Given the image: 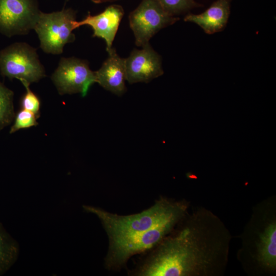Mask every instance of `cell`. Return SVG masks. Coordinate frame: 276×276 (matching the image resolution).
I'll return each instance as SVG.
<instances>
[{"label":"cell","mask_w":276,"mask_h":276,"mask_svg":"<svg viewBox=\"0 0 276 276\" xmlns=\"http://www.w3.org/2000/svg\"><path fill=\"white\" fill-rule=\"evenodd\" d=\"M229 234L212 213L186 215L129 273L137 276H205L220 273L227 262Z\"/></svg>","instance_id":"obj_1"},{"label":"cell","mask_w":276,"mask_h":276,"mask_svg":"<svg viewBox=\"0 0 276 276\" xmlns=\"http://www.w3.org/2000/svg\"><path fill=\"white\" fill-rule=\"evenodd\" d=\"M83 208L99 219L111 239L137 234L168 222L180 221L188 213L189 204L186 200L161 196L147 209L129 215L111 213L91 205H84Z\"/></svg>","instance_id":"obj_2"},{"label":"cell","mask_w":276,"mask_h":276,"mask_svg":"<svg viewBox=\"0 0 276 276\" xmlns=\"http://www.w3.org/2000/svg\"><path fill=\"white\" fill-rule=\"evenodd\" d=\"M179 222L170 221L137 234L109 239L104 260L106 268L114 271L121 269L131 257L146 252L157 245Z\"/></svg>","instance_id":"obj_3"},{"label":"cell","mask_w":276,"mask_h":276,"mask_svg":"<svg viewBox=\"0 0 276 276\" xmlns=\"http://www.w3.org/2000/svg\"><path fill=\"white\" fill-rule=\"evenodd\" d=\"M76 20V11L71 8L50 13L41 11L34 30L41 50L47 54H61L64 46L76 39L73 32Z\"/></svg>","instance_id":"obj_4"},{"label":"cell","mask_w":276,"mask_h":276,"mask_svg":"<svg viewBox=\"0 0 276 276\" xmlns=\"http://www.w3.org/2000/svg\"><path fill=\"white\" fill-rule=\"evenodd\" d=\"M0 74L30 84L46 76L36 49L24 42H14L0 51Z\"/></svg>","instance_id":"obj_5"},{"label":"cell","mask_w":276,"mask_h":276,"mask_svg":"<svg viewBox=\"0 0 276 276\" xmlns=\"http://www.w3.org/2000/svg\"><path fill=\"white\" fill-rule=\"evenodd\" d=\"M258 213L255 217L257 225H252L254 229L250 235L249 243L246 250L249 261L254 266L266 272L273 273L276 268V220L274 214L267 215Z\"/></svg>","instance_id":"obj_6"},{"label":"cell","mask_w":276,"mask_h":276,"mask_svg":"<svg viewBox=\"0 0 276 276\" xmlns=\"http://www.w3.org/2000/svg\"><path fill=\"white\" fill-rule=\"evenodd\" d=\"M129 23L135 44L142 47L161 29L175 24L178 17L169 15L157 0H142L129 15Z\"/></svg>","instance_id":"obj_7"},{"label":"cell","mask_w":276,"mask_h":276,"mask_svg":"<svg viewBox=\"0 0 276 276\" xmlns=\"http://www.w3.org/2000/svg\"><path fill=\"white\" fill-rule=\"evenodd\" d=\"M51 79L61 95L80 93L84 97L96 83L95 71L88 61L75 57L61 58Z\"/></svg>","instance_id":"obj_8"},{"label":"cell","mask_w":276,"mask_h":276,"mask_svg":"<svg viewBox=\"0 0 276 276\" xmlns=\"http://www.w3.org/2000/svg\"><path fill=\"white\" fill-rule=\"evenodd\" d=\"M40 12L37 0H0V34L9 38L28 34Z\"/></svg>","instance_id":"obj_9"},{"label":"cell","mask_w":276,"mask_h":276,"mask_svg":"<svg viewBox=\"0 0 276 276\" xmlns=\"http://www.w3.org/2000/svg\"><path fill=\"white\" fill-rule=\"evenodd\" d=\"M125 63L126 81L130 84L148 83L164 74L161 56L150 43L133 49Z\"/></svg>","instance_id":"obj_10"},{"label":"cell","mask_w":276,"mask_h":276,"mask_svg":"<svg viewBox=\"0 0 276 276\" xmlns=\"http://www.w3.org/2000/svg\"><path fill=\"white\" fill-rule=\"evenodd\" d=\"M124 14L121 6L111 5L99 14L91 15L89 13L82 20H76L74 28L75 30L83 25L89 26L93 31V37L103 39L109 53L113 48L112 43Z\"/></svg>","instance_id":"obj_11"},{"label":"cell","mask_w":276,"mask_h":276,"mask_svg":"<svg viewBox=\"0 0 276 276\" xmlns=\"http://www.w3.org/2000/svg\"><path fill=\"white\" fill-rule=\"evenodd\" d=\"M108 53V57L100 68L95 71L96 83L105 89L121 96L126 91L125 58H121L114 48Z\"/></svg>","instance_id":"obj_12"},{"label":"cell","mask_w":276,"mask_h":276,"mask_svg":"<svg viewBox=\"0 0 276 276\" xmlns=\"http://www.w3.org/2000/svg\"><path fill=\"white\" fill-rule=\"evenodd\" d=\"M229 12V0H217L201 13L187 15L184 20L195 24L205 33L212 34L224 28Z\"/></svg>","instance_id":"obj_13"},{"label":"cell","mask_w":276,"mask_h":276,"mask_svg":"<svg viewBox=\"0 0 276 276\" xmlns=\"http://www.w3.org/2000/svg\"><path fill=\"white\" fill-rule=\"evenodd\" d=\"M18 246L0 223V275L5 273L15 262Z\"/></svg>","instance_id":"obj_14"},{"label":"cell","mask_w":276,"mask_h":276,"mask_svg":"<svg viewBox=\"0 0 276 276\" xmlns=\"http://www.w3.org/2000/svg\"><path fill=\"white\" fill-rule=\"evenodd\" d=\"M14 93L0 82V131L14 118Z\"/></svg>","instance_id":"obj_15"},{"label":"cell","mask_w":276,"mask_h":276,"mask_svg":"<svg viewBox=\"0 0 276 276\" xmlns=\"http://www.w3.org/2000/svg\"><path fill=\"white\" fill-rule=\"evenodd\" d=\"M170 15L175 16L185 13L197 5L194 0H157Z\"/></svg>","instance_id":"obj_16"},{"label":"cell","mask_w":276,"mask_h":276,"mask_svg":"<svg viewBox=\"0 0 276 276\" xmlns=\"http://www.w3.org/2000/svg\"><path fill=\"white\" fill-rule=\"evenodd\" d=\"M26 88V93L20 100V107L33 112L37 119L40 116V101L39 97L30 89V84L21 82Z\"/></svg>","instance_id":"obj_17"},{"label":"cell","mask_w":276,"mask_h":276,"mask_svg":"<svg viewBox=\"0 0 276 276\" xmlns=\"http://www.w3.org/2000/svg\"><path fill=\"white\" fill-rule=\"evenodd\" d=\"M36 116L31 111L21 109L15 116L14 123L9 133L12 134L21 129L27 128L38 125Z\"/></svg>","instance_id":"obj_18"},{"label":"cell","mask_w":276,"mask_h":276,"mask_svg":"<svg viewBox=\"0 0 276 276\" xmlns=\"http://www.w3.org/2000/svg\"><path fill=\"white\" fill-rule=\"evenodd\" d=\"M92 2L95 4H101L108 2H113L119 0H91Z\"/></svg>","instance_id":"obj_19"}]
</instances>
